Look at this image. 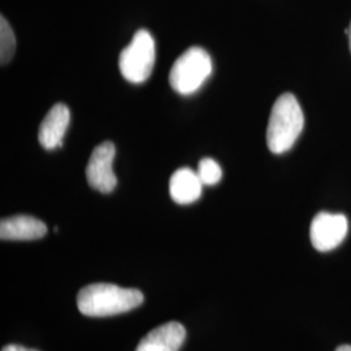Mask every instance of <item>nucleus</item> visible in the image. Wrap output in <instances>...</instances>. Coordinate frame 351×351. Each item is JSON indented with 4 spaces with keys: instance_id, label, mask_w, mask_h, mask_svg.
Returning <instances> with one entry per match:
<instances>
[{
    "instance_id": "obj_1",
    "label": "nucleus",
    "mask_w": 351,
    "mask_h": 351,
    "mask_svg": "<svg viewBox=\"0 0 351 351\" xmlns=\"http://www.w3.org/2000/svg\"><path fill=\"white\" fill-rule=\"evenodd\" d=\"M143 303L138 289L121 288L113 284H91L77 295L80 313L90 317L124 314Z\"/></svg>"
},
{
    "instance_id": "obj_2",
    "label": "nucleus",
    "mask_w": 351,
    "mask_h": 351,
    "mask_svg": "<svg viewBox=\"0 0 351 351\" xmlns=\"http://www.w3.org/2000/svg\"><path fill=\"white\" fill-rule=\"evenodd\" d=\"M304 126L301 106L293 94H282L277 98L267 126V145L274 154L290 150Z\"/></svg>"
},
{
    "instance_id": "obj_3",
    "label": "nucleus",
    "mask_w": 351,
    "mask_h": 351,
    "mask_svg": "<svg viewBox=\"0 0 351 351\" xmlns=\"http://www.w3.org/2000/svg\"><path fill=\"white\" fill-rule=\"evenodd\" d=\"M208 52L194 46L185 51L171 68L169 84L181 95H191L203 86L213 73Z\"/></svg>"
},
{
    "instance_id": "obj_4",
    "label": "nucleus",
    "mask_w": 351,
    "mask_h": 351,
    "mask_svg": "<svg viewBox=\"0 0 351 351\" xmlns=\"http://www.w3.org/2000/svg\"><path fill=\"white\" fill-rule=\"evenodd\" d=\"M155 64V40L147 30H138L132 42L121 51L119 68L126 81L132 84L145 82Z\"/></svg>"
},
{
    "instance_id": "obj_5",
    "label": "nucleus",
    "mask_w": 351,
    "mask_h": 351,
    "mask_svg": "<svg viewBox=\"0 0 351 351\" xmlns=\"http://www.w3.org/2000/svg\"><path fill=\"white\" fill-rule=\"evenodd\" d=\"M349 232L348 217L342 213H319L310 228V239L320 252L335 250L346 239Z\"/></svg>"
},
{
    "instance_id": "obj_6",
    "label": "nucleus",
    "mask_w": 351,
    "mask_h": 351,
    "mask_svg": "<svg viewBox=\"0 0 351 351\" xmlns=\"http://www.w3.org/2000/svg\"><path fill=\"white\" fill-rule=\"evenodd\" d=\"M114 155V145L110 141H106L94 149L88 159L86 167L88 185L103 194L112 193L117 185V178L112 167Z\"/></svg>"
},
{
    "instance_id": "obj_7",
    "label": "nucleus",
    "mask_w": 351,
    "mask_h": 351,
    "mask_svg": "<svg viewBox=\"0 0 351 351\" xmlns=\"http://www.w3.org/2000/svg\"><path fill=\"white\" fill-rule=\"evenodd\" d=\"M71 123V111L69 108L58 103L51 108L45 116L42 124L39 126L38 139L40 146L45 150H53L63 146V139L68 126Z\"/></svg>"
},
{
    "instance_id": "obj_8",
    "label": "nucleus",
    "mask_w": 351,
    "mask_h": 351,
    "mask_svg": "<svg viewBox=\"0 0 351 351\" xmlns=\"http://www.w3.org/2000/svg\"><path fill=\"white\" fill-rule=\"evenodd\" d=\"M186 339V330L182 324L169 322L152 329L141 339L136 351H178Z\"/></svg>"
},
{
    "instance_id": "obj_9",
    "label": "nucleus",
    "mask_w": 351,
    "mask_h": 351,
    "mask_svg": "<svg viewBox=\"0 0 351 351\" xmlns=\"http://www.w3.org/2000/svg\"><path fill=\"white\" fill-rule=\"evenodd\" d=\"M46 233V224L27 215L3 219L0 223V239L3 241H34L45 237Z\"/></svg>"
},
{
    "instance_id": "obj_10",
    "label": "nucleus",
    "mask_w": 351,
    "mask_h": 351,
    "mask_svg": "<svg viewBox=\"0 0 351 351\" xmlns=\"http://www.w3.org/2000/svg\"><path fill=\"white\" fill-rule=\"evenodd\" d=\"M203 186L197 172L180 168L169 180V194L177 204H191L201 198Z\"/></svg>"
},
{
    "instance_id": "obj_11",
    "label": "nucleus",
    "mask_w": 351,
    "mask_h": 351,
    "mask_svg": "<svg viewBox=\"0 0 351 351\" xmlns=\"http://www.w3.org/2000/svg\"><path fill=\"white\" fill-rule=\"evenodd\" d=\"M16 51V37L10 23L1 16L0 17V63H8Z\"/></svg>"
},
{
    "instance_id": "obj_12",
    "label": "nucleus",
    "mask_w": 351,
    "mask_h": 351,
    "mask_svg": "<svg viewBox=\"0 0 351 351\" xmlns=\"http://www.w3.org/2000/svg\"><path fill=\"white\" fill-rule=\"evenodd\" d=\"M197 173L201 178L202 184L207 186H213L220 182L223 178V169L219 163L210 158H204L199 162Z\"/></svg>"
},
{
    "instance_id": "obj_13",
    "label": "nucleus",
    "mask_w": 351,
    "mask_h": 351,
    "mask_svg": "<svg viewBox=\"0 0 351 351\" xmlns=\"http://www.w3.org/2000/svg\"><path fill=\"white\" fill-rule=\"evenodd\" d=\"M1 351H38L34 350V349H29V348H25V346H21V345H7V346H4Z\"/></svg>"
},
{
    "instance_id": "obj_14",
    "label": "nucleus",
    "mask_w": 351,
    "mask_h": 351,
    "mask_svg": "<svg viewBox=\"0 0 351 351\" xmlns=\"http://www.w3.org/2000/svg\"><path fill=\"white\" fill-rule=\"evenodd\" d=\"M336 351H351V345H342L336 349Z\"/></svg>"
},
{
    "instance_id": "obj_15",
    "label": "nucleus",
    "mask_w": 351,
    "mask_h": 351,
    "mask_svg": "<svg viewBox=\"0 0 351 351\" xmlns=\"http://www.w3.org/2000/svg\"><path fill=\"white\" fill-rule=\"evenodd\" d=\"M345 32H346V34H348V36H349V43H350V51H351V23H350V26H349V27H348V29H346V30H345Z\"/></svg>"
}]
</instances>
